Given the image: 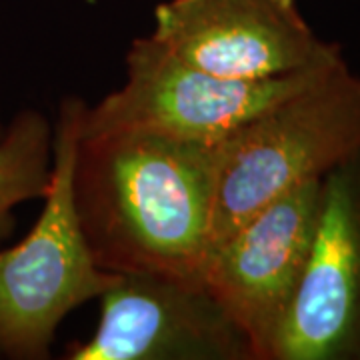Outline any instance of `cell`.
Wrapping results in <instances>:
<instances>
[{
  "label": "cell",
  "instance_id": "1",
  "mask_svg": "<svg viewBox=\"0 0 360 360\" xmlns=\"http://www.w3.org/2000/svg\"><path fill=\"white\" fill-rule=\"evenodd\" d=\"M219 144L150 132H80L72 196L96 264L202 281Z\"/></svg>",
  "mask_w": 360,
  "mask_h": 360
},
{
  "label": "cell",
  "instance_id": "2",
  "mask_svg": "<svg viewBox=\"0 0 360 360\" xmlns=\"http://www.w3.org/2000/svg\"><path fill=\"white\" fill-rule=\"evenodd\" d=\"M359 144L360 75L345 60L219 142L208 252L278 196L322 179Z\"/></svg>",
  "mask_w": 360,
  "mask_h": 360
},
{
  "label": "cell",
  "instance_id": "3",
  "mask_svg": "<svg viewBox=\"0 0 360 360\" xmlns=\"http://www.w3.org/2000/svg\"><path fill=\"white\" fill-rule=\"evenodd\" d=\"M84 108L77 96L63 98L42 212L18 245L0 250V356L4 359H49L66 314L101 298L118 276L96 264L75 208L72 170Z\"/></svg>",
  "mask_w": 360,
  "mask_h": 360
},
{
  "label": "cell",
  "instance_id": "4",
  "mask_svg": "<svg viewBox=\"0 0 360 360\" xmlns=\"http://www.w3.org/2000/svg\"><path fill=\"white\" fill-rule=\"evenodd\" d=\"M345 63L342 56L298 72L232 80L180 60L150 37L127 54V82L82 115V134L150 132L179 141L219 144L266 108L307 89Z\"/></svg>",
  "mask_w": 360,
  "mask_h": 360
},
{
  "label": "cell",
  "instance_id": "5",
  "mask_svg": "<svg viewBox=\"0 0 360 360\" xmlns=\"http://www.w3.org/2000/svg\"><path fill=\"white\" fill-rule=\"evenodd\" d=\"M322 179L284 193L205 260L202 283L245 333L255 360H272L309 262Z\"/></svg>",
  "mask_w": 360,
  "mask_h": 360
},
{
  "label": "cell",
  "instance_id": "6",
  "mask_svg": "<svg viewBox=\"0 0 360 360\" xmlns=\"http://www.w3.org/2000/svg\"><path fill=\"white\" fill-rule=\"evenodd\" d=\"M101 319L68 360H255L240 326L202 281L155 272L118 274Z\"/></svg>",
  "mask_w": 360,
  "mask_h": 360
},
{
  "label": "cell",
  "instance_id": "7",
  "mask_svg": "<svg viewBox=\"0 0 360 360\" xmlns=\"http://www.w3.org/2000/svg\"><path fill=\"white\" fill-rule=\"evenodd\" d=\"M150 39L214 77L262 80L342 56L302 16L296 0H167Z\"/></svg>",
  "mask_w": 360,
  "mask_h": 360
},
{
  "label": "cell",
  "instance_id": "8",
  "mask_svg": "<svg viewBox=\"0 0 360 360\" xmlns=\"http://www.w3.org/2000/svg\"><path fill=\"white\" fill-rule=\"evenodd\" d=\"M272 360H360V144L322 176L309 262Z\"/></svg>",
  "mask_w": 360,
  "mask_h": 360
},
{
  "label": "cell",
  "instance_id": "9",
  "mask_svg": "<svg viewBox=\"0 0 360 360\" xmlns=\"http://www.w3.org/2000/svg\"><path fill=\"white\" fill-rule=\"evenodd\" d=\"M54 127L40 110L13 116L0 136V240L14 231V206L44 198L51 184Z\"/></svg>",
  "mask_w": 360,
  "mask_h": 360
},
{
  "label": "cell",
  "instance_id": "10",
  "mask_svg": "<svg viewBox=\"0 0 360 360\" xmlns=\"http://www.w3.org/2000/svg\"><path fill=\"white\" fill-rule=\"evenodd\" d=\"M2 132H4V127H2V122H0V136H2Z\"/></svg>",
  "mask_w": 360,
  "mask_h": 360
}]
</instances>
